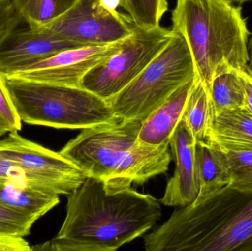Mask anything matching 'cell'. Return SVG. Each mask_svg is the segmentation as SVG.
I'll list each match as a JSON object with an SVG mask.
<instances>
[{"label":"cell","mask_w":252,"mask_h":251,"mask_svg":"<svg viewBox=\"0 0 252 251\" xmlns=\"http://www.w3.org/2000/svg\"><path fill=\"white\" fill-rule=\"evenodd\" d=\"M161 215L153 196L130 187L109 193L103 182L87 177L68 195L66 218L57 236L31 251H115L148 232Z\"/></svg>","instance_id":"cell-1"},{"label":"cell","mask_w":252,"mask_h":251,"mask_svg":"<svg viewBox=\"0 0 252 251\" xmlns=\"http://www.w3.org/2000/svg\"><path fill=\"white\" fill-rule=\"evenodd\" d=\"M148 251H252V191L229 185L179 207L145 237Z\"/></svg>","instance_id":"cell-2"},{"label":"cell","mask_w":252,"mask_h":251,"mask_svg":"<svg viewBox=\"0 0 252 251\" xmlns=\"http://www.w3.org/2000/svg\"><path fill=\"white\" fill-rule=\"evenodd\" d=\"M142 122L118 118L83 129L59 152L109 193L143 184L168 170L169 146L153 147L138 139Z\"/></svg>","instance_id":"cell-3"},{"label":"cell","mask_w":252,"mask_h":251,"mask_svg":"<svg viewBox=\"0 0 252 251\" xmlns=\"http://www.w3.org/2000/svg\"><path fill=\"white\" fill-rule=\"evenodd\" d=\"M172 30L184 37L207 90L227 69L247 72L250 33L242 7L229 0H177Z\"/></svg>","instance_id":"cell-4"},{"label":"cell","mask_w":252,"mask_h":251,"mask_svg":"<svg viewBox=\"0 0 252 251\" xmlns=\"http://www.w3.org/2000/svg\"><path fill=\"white\" fill-rule=\"evenodd\" d=\"M4 77L24 123L83 130L118 119L107 101L81 86Z\"/></svg>","instance_id":"cell-5"},{"label":"cell","mask_w":252,"mask_h":251,"mask_svg":"<svg viewBox=\"0 0 252 251\" xmlns=\"http://www.w3.org/2000/svg\"><path fill=\"white\" fill-rule=\"evenodd\" d=\"M196 76L189 46L174 32L147 67L107 102L116 117L143 122L179 87Z\"/></svg>","instance_id":"cell-6"},{"label":"cell","mask_w":252,"mask_h":251,"mask_svg":"<svg viewBox=\"0 0 252 251\" xmlns=\"http://www.w3.org/2000/svg\"><path fill=\"white\" fill-rule=\"evenodd\" d=\"M173 35L172 29L161 25L145 29L133 24V32L121 41L119 49L84 75L81 88L108 101L147 67Z\"/></svg>","instance_id":"cell-7"},{"label":"cell","mask_w":252,"mask_h":251,"mask_svg":"<svg viewBox=\"0 0 252 251\" xmlns=\"http://www.w3.org/2000/svg\"><path fill=\"white\" fill-rule=\"evenodd\" d=\"M44 27L65 39L91 46L125 39L133 32V23L128 16L105 7L100 0H78Z\"/></svg>","instance_id":"cell-8"},{"label":"cell","mask_w":252,"mask_h":251,"mask_svg":"<svg viewBox=\"0 0 252 251\" xmlns=\"http://www.w3.org/2000/svg\"><path fill=\"white\" fill-rule=\"evenodd\" d=\"M0 157L56 183L67 195L78 189L87 177L60 153L23 138L18 131H10L0 140Z\"/></svg>","instance_id":"cell-9"},{"label":"cell","mask_w":252,"mask_h":251,"mask_svg":"<svg viewBox=\"0 0 252 251\" xmlns=\"http://www.w3.org/2000/svg\"><path fill=\"white\" fill-rule=\"evenodd\" d=\"M121 41L63 50L7 76L46 84L81 86L84 75L113 55L119 49Z\"/></svg>","instance_id":"cell-10"},{"label":"cell","mask_w":252,"mask_h":251,"mask_svg":"<svg viewBox=\"0 0 252 251\" xmlns=\"http://www.w3.org/2000/svg\"><path fill=\"white\" fill-rule=\"evenodd\" d=\"M87 46L62 38L44 26H17L0 40V72L10 75L63 50Z\"/></svg>","instance_id":"cell-11"},{"label":"cell","mask_w":252,"mask_h":251,"mask_svg":"<svg viewBox=\"0 0 252 251\" xmlns=\"http://www.w3.org/2000/svg\"><path fill=\"white\" fill-rule=\"evenodd\" d=\"M195 139L183 120L176 127L170 146L176 161L174 175L169 180L164 196L160 200L164 206L184 207L195 201L198 195L195 176Z\"/></svg>","instance_id":"cell-12"},{"label":"cell","mask_w":252,"mask_h":251,"mask_svg":"<svg viewBox=\"0 0 252 251\" xmlns=\"http://www.w3.org/2000/svg\"><path fill=\"white\" fill-rule=\"evenodd\" d=\"M196 78L179 87L142 122L138 137L140 142L153 147L169 146L172 136L182 120L185 105Z\"/></svg>","instance_id":"cell-13"},{"label":"cell","mask_w":252,"mask_h":251,"mask_svg":"<svg viewBox=\"0 0 252 251\" xmlns=\"http://www.w3.org/2000/svg\"><path fill=\"white\" fill-rule=\"evenodd\" d=\"M195 162L198 197L229 185L230 175L226 158L220 147L212 140L196 141Z\"/></svg>","instance_id":"cell-14"},{"label":"cell","mask_w":252,"mask_h":251,"mask_svg":"<svg viewBox=\"0 0 252 251\" xmlns=\"http://www.w3.org/2000/svg\"><path fill=\"white\" fill-rule=\"evenodd\" d=\"M59 195L0 182V206L41 218L59 204Z\"/></svg>","instance_id":"cell-15"},{"label":"cell","mask_w":252,"mask_h":251,"mask_svg":"<svg viewBox=\"0 0 252 251\" xmlns=\"http://www.w3.org/2000/svg\"><path fill=\"white\" fill-rule=\"evenodd\" d=\"M213 112L209 91L197 76L185 105L182 119L195 141L210 139Z\"/></svg>","instance_id":"cell-16"},{"label":"cell","mask_w":252,"mask_h":251,"mask_svg":"<svg viewBox=\"0 0 252 251\" xmlns=\"http://www.w3.org/2000/svg\"><path fill=\"white\" fill-rule=\"evenodd\" d=\"M209 139L252 147V113L247 107L216 113Z\"/></svg>","instance_id":"cell-17"},{"label":"cell","mask_w":252,"mask_h":251,"mask_svg":"<svg viewBox=\"0 0 252 251\" xmlns=\"http://www.w3.org/2000/svg\"><path fill=\"white\" fill-rule=\"evenodd\" d=\"M241 71L227 69L216 75L209 88L213 116L224 111L246 107V93Z\"/></svg>","instance_id":"cell-18"},{"label":"cell","mask_w":252,"mask_h":251,"mask_svg":"<svg viewBox=\"0 0 252 251\" xmlns=\"http://www.w3.org/2000/svg\"><path fill=\"white\" fill-rule=\"evenodd\" d=\"M213 141L220 147L226 158L230 175L229 187L240 191H252V146Z\"/></svg>","instance_id":"cell-19"},{"label":"cell","mask_w":252,"mask_h":251,"mask_svg":"<svg viewBox=\"0 0 252 251\" xmlns=\"http://www.w3.org/2000/svg\"><path fill=\"white\" fill-rule=\"evenodd\" d=\"M22 20L33 28L44 26L67 11L78 0H13Z\"/></svg>","instance_id":"cell-20"},{"label":"cell","mask_w":252,"mask_h":251,"mask_svg":"<svg viewBox=\"0 0 252 251\" xmlns=\"http://www.w3.org/2000/svg\"><path fill=\"white\" fill-rule=\"evenodd\" d=\"M0 182H8L23 188L44 193L67 195L66 192L53 181L28 172L10 161L0 157Z\"/></svg>","instance_id":"cell-21"},{"label":"cell","mask_w":252,"mask_h":251,"mask_svg":"<svg viewBox=\"0 0 252 251\" xmlns=\"http://www.w3.org/2000/svg\"><path fill=\"white\" fill-rule=\"evenodd\" d=\"M120 7L127 13L135 25L145 29L159 26L168 10L167 0H120Z\"/></svg>","instance_id":"cell-22"},{"label":"cell","mask_w":252,"mask_h":251,"mask_svg":"<svg viewBox=\"0 0 252 251\" xmlns=\"http://www.w3.org/2000/svg\"><path fill=\"white\" fill-rule=\"evenodd\" d=\"M38 218L0 206V234L25 237Z\"/></svg>","instance_id":"cell-23"},{"label":"cell","mask_w":252,"mask_h":251,"mask_svg":"<svg viewBox=\"0 0 252 251\" xmlns=\"http://www.w3.org/2000/svg\"><path fill=\"white\" fill-rule=\"evenodd\" d=\"M0 117L5 122L10 131L22 130V120L9 94L4 77L0 72Z\"/></svg>","instance_id":"cell-24"},{"label":"cell","mask_w":252,"mask_h":251,"mask_svg":"<svg viewBox=\"0 0 252 251\" xmlns=\"http://www.w3.org/2000/svg\"><path fill=\"white\" fill-rule=\"evenodd\" d=\"M22 20L13 0H0V40L19 26Z\"/></svg>","instance_id":"cell-25"},{"label":"cell","mask_w":252,"mask_h":251,"mask_svg":"<svg viewBox=\"0 0 252 251\" xmlns=\"http://www.w3.org/2000/svg\"><path fill=\"white\" fill-rule=\"evenodd\" d=\"M29 251L31 248L24 237L0 234V251Z\"/></svg>","instance_id":"cell-26"},{"label":"cell","mask_w":252,"mask_h":251,"mask_svg":"<svg viewBox=\"0 0 252 251\" xmlns=\"http://www.w3.org/2000/svg\"><path fill=\"white\" fill-rule=\"evenodd\" d=\"M246 93V107L252 113V76L248 72H241Z\"/></svg>","instance_id":"cell-27"},{"label":"cell","mask_w":252,"mask_h":251,"mask_svg":"<svg viewBox=\"0 0 252 251\" xmlns=\"http://www.w3.org/2000/svg\"><path fill=\"white\" fill-rule=\"evenodd\" d=\"M102 4L109 10H116L120 7V0H100Z\"/></svg>","instance_id":"cell-28"},{"label":"cell","mask_w":252,"mask_h":251,"mask_svg":"<svg viewBox=\"0 0 252 251\" xmlns=\"http://www.w3.org/2000/svg\"><path fill=\"white\" fill-rule=\"evenodd\" d=\"M249 56H250V60L248 62V67H247V72L252 76V34L248 44Z\"/></svg>","instance_id":"cell-29"},{"label":"cell","mask_w":252,"mask_h":251,"mask_svg":"<svg viewBox=\"0 0 252 251\" xmlns=\"http://www.w3.org/2000/svg\"><path fill=\"white\" fill-rule=\"evenodd\" d=\"M8 132H10V129H9L7 125H6L5 122L0 117V139L5 136Z\"/></svg>","instance_id":"cell-30"},{"label":"cell","mask_w":252,"mask_h":251,"mask_svg":"<svg viewBox=\"0 0 252 251\" xmlns=\"http://www.w3.org/2000/svg\"><path fill=\"white\" fill-rule=\"evenodd\" d=\"M232 3H239V4H242V3L246 2V1H251V0H229Z\"/></svg>","instance_id":"cell-31"}]
</instances>
